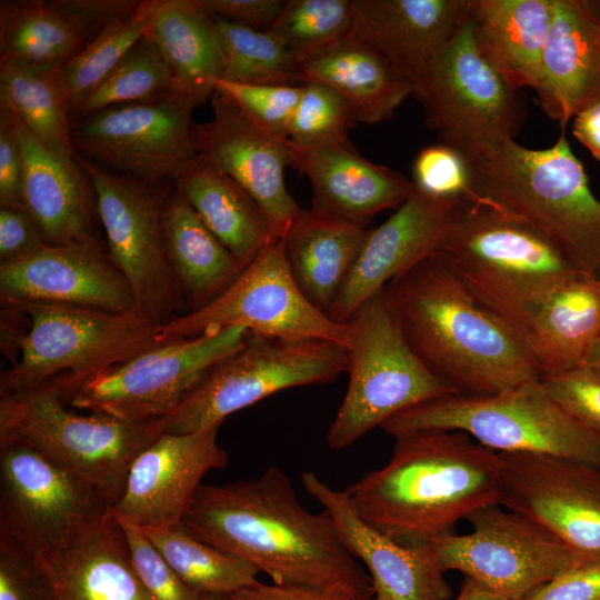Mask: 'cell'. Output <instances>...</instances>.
Instances as JSON below:
<instances>
[{"label": "cell", "instance_id": "6da1fadb", "mask_svg": "<svg viewBox=\"0 0 600 600\" xmlns=\"http://www.w3.org/2000/svg\"><path fill=\"white\" fill-rule=\"evenodd\" d=\"M181 523L199 540L247 560L274 584L372 597L369 574L330 513L307 510L291 479L274 466L253 480L201 484Z\"/></svg>", "mask_w": 600, "mask_h": 600}, {"label": "cell", "instance_id": "7a4b0ae2", "mask_svg": "<svg viewBox=\"0 0 600 600\" xmlns=\"http://www.w3.org/2000/svg\"><path fill=\"white\" fill-rule=\"evenodd\" d=\"M394 439L387 464L343 490L356 513L381 533L403 546L431 544L474 510L499 503V452L460 431Z\"/></svg>", "mask_w": 600, "mask_h": 600}, {"label": "cell", "instance_id": "3957f363", "mask_svg": "<svg viewBox=\"0 0 600 600\" xmlns=\"http://www.w3.org/2000/svg\"><path fill=\"white\" fill-rule=\"evenodd\" d=\"M383 293L413 351L457 394H493L540 379L521 333L436 256L392 279Z\"/></svg>", "mask_w": 600, "mask_h": 600}, {"label": "cell", "instance_id": "277c9868", "mask_svg": "<svg viewBox=\"0 0 600 600\" xmlns=\"http://www.w3.org/2000/svg\"><path fill=\"white\" fill-rule=\"evenodd\" d=\"M436 257L522 337L557 289L584 276L542 234L477 194L464 202Z\"/></svg>", "mask_w": 600, "mask_h": 600}, {"label": "cell", "instance_id": "5b68a950", "mask_svg": "<svg viewBox=\"0 0 600 600\" xmlns=\"http://www.w3.org/2000/svg\"><path fill=\"white\" fill-rule=\"evenodd\" d=\"M468 164L474 194L538 231L582 274L600 277V200L564 131L546 149L509 140Z\"/></svg>", "mask_w": 600, "mask_h": 600}, {"label": "cell", "instance_id": "8992f818", "mask_svg": "<svg viewBox=\"0 0 600 600\" xmlns=\"http://www.w3.org/2000/svg\"><path fill=\"white\" fill-rule=\"evenodd\" d=\"M4 307L29 324L16 336L18 354L1 373V396L54 387L67 400L87 380L163 343L160 326L137 311L38 302Z\"/></svg>", "mask_w": 600, "mask_h": 600}, {"label": "cell", "instance_id": "52a82bcc", "mask_svg": "<svg viewBox=\"0 0 600 600\" xmlns=\"http://www.w3.org/2000/svg\"><path fill=\"white\" fill-rule=\"evenodd\" d=\"M381 428L393 438L424 430L460 431L497 452L549 454L600 469V436L564 411L540 379L493 394L433 399Z\"/></svg>", "mask_w": 600, "mask_h": 600}, {"label": "cell", "instance_id": "ba28073f", "mask_svg": "<svg viewBox=\"0 0 600 600\" xmlns=\"http://www.w3.org/2000/svg\"><path fill=\"white\" fill-rule=\"evenodd\" d=\"M164 432L163 420L129 422L67 409L54 387L1 396L0 443L26 444L93 486L111 504L119 500L136 458Z\"/></svg>", "mask_w": 600, "mask_h": 600}, {"label": "cell", "instance_id": "9c48e42d", "mask_svg": "<svg viewBox=\"0 0 600 600\" xmlns=\"http://www.w3.org/2000/svg\"><path fill=\"white\" fill-rule=\"evenodd\" d=\"M347 323L349 380L327 434L331 449L350 447L412 407L457 394L413 351L383 289L364 301Z\"/></svg>", "mask_w": 600, "mask_h": 600}, {"label": "cell", "instance_id": "30bf717a", "mask_svg": "<svg viewBox=\"0 0 600 600\" xmlns=\"http://www.w3.org/2000/svg\"><path fill=\"white\" fill-rule=\"evenodd\" d=\"M348 369L344 346L322 340L287 341L249 332L214 364L166 418L164 432L221 426L230 414L279 391L334 381Z\"/></svg>", "mask_w": 600, "mask_h": 600}, {"label": "cell", "instance_id": "8fae6325", "mask_svg": "<svg viewBox=\"0 0 600 600\" xmlns=\"http://www.w3.org/2000/svg\"><path fill=\"white\" fill-rule=\"evenodd\" d=\"M517 91L478 52L472 16L412 96L421 103L424 123L437 132L438 142L469 162L514 140L523 120Z\"/></svg>", "mask_w": 600, "mask_h": 600}, {"label": "cell", "instance_id": "7c38bea8", "mask_svg": "<svg viewBox=\"0 0 600 600\" xmlns=\"http://www.w3.org/2000/svg\"><path fill=\"white\" fill-rule=\"evenodd\" d=\"M231 327L267 338L331 341L348 348L350 328L314 307L288 264L283 238L272 239L214 300L160 326L162 342Z\"/></svg>", "mask_w": 600, "mask_h": 600}, {"label": "cell", "instance_id": "4fadbf2b", "mask_svg": "<svg viewBox=\"0 0 600 600\" xmlns=\"http://www.w3.org/2000/svg\"><path fill=\"white\" fill-rule=\"evenodd\" d=\"M76 160L92 183L108 256L128 283L136 310L159 326L183 314L186 299L161 230L169 187L111 171L78 154Z\"/></svg>", "mask_w": 600, "mask_h": 600}, {"label": "cell", "instance_id": "5bb4252c", "mask_svg": "<svg viewBox=\"0 0 600 600\" xmlns=\"http://www.w3.org/2000/svg\"><path fill=\"white\" fill-rule=\"evenodd\" d=\"M472 531L431 543L444 571L462 572L507 600H520L557 577L586 566L581 557L536 521L483 506L467 519Z\"/></svg>", "mask_w": 600, "mask_h": 600}, {"label": "cell", "instance_id": "9a60e30c", "mask_svg": "<svg viewBox=\"0 0 600 600\" xmlns=\"http://www.w3.org/2000/svg\"><path fill=\"white\" fill-rule=\"evenodd\" d=\"M248 333L231 327L166 341L87 380L66 402L129 422L163 419Z\"/></svg>", "mask_w": 600, "mask_h": 600}, {"label": "cell", "instance_id": "2e32d148", "mask_svg": "<svg viewBox=\"0 0 600 600\" xmlns=\"http://www.w3.org/2000/svg\"><path fill=\"white\" fill-rule=\"evenodd\" d=\"M194 103L172 94L73 117L74 151L111 171L162 184L198 156Z\"/></svg>", "mask_w": 600, "mask_h": 600}, {"label": "cell", "instance_id": "e0dca14e", "mask_svg": "<svg viewBox=\"0 0 600 600\" xmlns=\"http://www.w3.org/2000/svg\"><path fill=\"white\" fill-rule=\"evenodd\" d=\"M111 510L93 486L32 448L0 443V532L41 553Z\"/></svg>", "mask_w": 600, "mask_h": 600}, {"label": "cell", "instance_id": "ac0fdd59", "mask_svg": "<svg viewBox=\"0 0 600 600\" xmlns=\"http://www.w3.org/2000/svg\"><path fill=\"white\" fill-rule=\"evenodd\" d=\"M499 454V503L544 527L584 564L600 562V469L549 454Z\"/></svg>", "mask_w": 600, "mask_h": 600}, {"label": "cell", "instance_id": "d6986e66", "mask_svg": "<svg viewBox=\"0 0 600 600\" xmlns=\"http://www.w3.org/2000/svg\"><path fill=\"white\" fill-rule=\"evenodd\" d=\"M219 426L188 433L163 432L133 461L112 507L116 518L138 528L181 523L206 473L224 468Z\"/></svg>", "mask_w": 600, "mask_h": 600}, {"label": "cell", "instance_id": "ffe728a7", "mask_svg": "<svg viewBox=\"0 0 600 600\" xmlns=\"http://www.w3.org/2000/svg\"><path fill=\"white\" fill-rule=\"evenodd\" d=\"M467 200L432 197L414 186L410 197L386 221L368 229L329 318L347 323L392 279L436 256Z\"/></svg>", "mask_w": 600, "mask_h": 600}, {"label": "cell", "instance_id": "44dd1931", "mask_svg": "<svg viewBox=\"0 0 600 600\" xmlns=\"http://www.w3.org/2000/svg\"><path fill=\"white\" fill-rule=\"evenodd\" d=\"M211 99V120L197 124L198 157L240 184L282 238L302 209L284 181L289 140L263 130L227 94L214 91Z\"/></svg>", "mask_w": 600, "mask_h": 600}, {"label": "cell", "instance_id": "7402d4cb", "mask_svg": "<svg viewBox=\"0 0 600 600\" xmlns=\"http://www.w3.org/2000/svg\"><path fill=\"white\" fill-rule=\"evenodd\" d=\"M0 297L4 306L38 302L137 311L128 283L98 242L46 244L23 260L0 264Z\"/></svg>", "mask_w": 600, "mask_h": 600}, {"label": "cell", "instance_id": "603a6c76", "mask_svg": "<svg viewBox=\"0 0 600 600\" xmlns=\"http://www.w3.org/2000/svg\"><path fill=\"white\" fill-rule=\"evenodd\" d=\"M301 480L332 517L350 552L369 571L371 600H448L451 588L431 544L403 546L364 522L344 491L336 490L317 473Z\"/></svg>", "mask_w": 600, "mask_h": 600}, {"label": "cell", "instance_id": "cb8c5ba5", "mask_svg": "<svg viewBox=\"0 0 600 600\" xmlns=\"http://www.w3.org/2000/svg\"><path fill=\"white\" fill-rule=\"evenodd\" d=\"M474 6L476 0H351L349 36L386 57L414 90L472 19Z\"/></svg>", "mask_w": 600, "mask_h": 600}, {"label": "cell", "instance_id": "d4e9b609", "mask_svg": "<svg viewBox=\"0 0 600 600\" xmlns=\"http://www.w3.org/2000/svg\"><path fill=\"white\" fill-rule=\"evenodd\" d=\"M290 167L312 187L311 209L369 228L380 212L398 208L414 184L361 156L350 141L301 147L289 141Z\"/></svg>", "mask_w": 600, "mask_h": 600}, {"label": "cell", "instance_id": "484cf974", "mask_svg": "<svg viewBox=\"0 0 600 600\" xmlns=\"http://www.w3.org/2000/svg\"><path fill=\"white\" fill-rule=\"evenodd\" d=\"M536 93L546 114L562 131L600 100V18L589 2L553 0Z\"/></svg>", "mask_w": 600, "mask_h": 600}, {"label": "cell", "instance_id": "4316f807", "mask_svg": "<svg viewBox=\"0 0 600 600\" xmlns=\"http://www.w3.org/2000/svg\"><path fill=\"white\" fill-rule=\"evenodd\" d=\"M4 107L11 114L22 156L24 208L47 244L97 242L96 196L87 173L76 158L59 157L42 146Z\"/></svg>", "mask_w": 600, "mask_h": 600}, {"label": "cell", "instance_id": "83f0119b", "mask_svg": "<svg viewBox=\"0 0 600 600\" xmlns=\"http://www.w3.org/2000/svg\"><path fill=\"white\" fill-rule=\"evenodd\" d=\"M40 556L56 600H150L134 571L124 530L112 510Z\"/></svg>", "mask_w": 600, "mask_h": 600}, {"label": "cell", "instance_id": "f1b7e54d", "mask_svg": "<svg viewBox=\"0 0 600 600\" xmlns=\"http://www.w3.org/2000/svg\"><path fill=\"white\" fill-rule=\"evenodd\" d=\"M553 16V0H476L473 42L512 88L536 90Z\"/></svg>", "mask_w": 600, "mask_h": 600}, {"label": "cell", "instance_id": "f546056e", "mask_svg": "<svg viewBox=\"0 0 600 600\" xmlns=\"http://www.w3.org/2000/svg\"><path fill=\"white\" fill-rule=\"evenodd\" d=\"M303 82H319L337 91L358 122L389 120L412 83L372 47L347 36L338 43L300 62Z\"/></svg>", "mask_w": 600, "mask_h": 600}, {"label": "cell", "instance_id": "4dcf8cb0", "mask_svg": "<svg viewBox=\"0 0 600 600\" xmlns=\"http://www.w3.org/2000/svg\"><path fill=\"white\" fill-rule=\"evenodd\" d=\"M368 229L313 209H301L282 237L299 289L327 314L358 258Z\"/></svg>", "mask_w": 600, "mask_h": 600}, {"label": "cell", "instance_id": "1f68e13d", "mask_svg": "<svg viewBox=\"0 0 600 600\" xmlns=\"http://www.w3.org/2000/svg\"><path fill=\"white\" fill-rule=\"evenodd\" d=\"M172 183L243 269L276 238L268 217L252 197L200 157L188 162Z\"/></svg>", "mask_w": 600, "mask_h": 600}, {"label": "cell", "instance_id": "d6a6232c", "mask_svg": "<svg viewBox=\"0 0 600 600\" xmlns=\"http://www.w3.org/2000/svg\"><path fill=\"white\" fill-rule=\"evenodd\" d=\"M599 337L600 277L580 276L561 286L523 330L540 378L582 364Z\"/></svg>", "mask_w": 600, "mask_h": 600}, {"label": "cell", "instance_id": "836d02e7", "mask_svg": "<svg viewBox=\"0 0 600 600\" xmlns=\"http://www.w3.org/2000/svg\"><path fill=\"white\" fill-rule=\"evenodd\" d=\"M161 230L170 268L190 311L214 300L242 272L236 258L174 190L164 200Z\"/></svg>", "mask_w": 600, "mask_h": 600}, {"label": "cell", "instance_id": "e575fe53", "mask_svg": "<svg viewBox=\"0 0 600 600\" xmlns=\"http://www.w3.org/2000/svg\"><path fill=\"white\" fill-rule=\"evenodd\" d=\"M93 38L70 0L0 2V62L62 68Z\"/></svg>", "mask_w": 600, "mask_h": 600}, {"label": "cell", "instance_id": "d590c367", "mask_svg": "<svg viewBox=\"0 0 600 600\" xmlns=\"http://www.w3.org/2000/svg\"><path fill=\"white\" fill-rule=\"evenodd\" d=\"M147 33L167 61L179 96L197 107L212 98L222 56L213 19L197 0H162Z\"/></svg>", "mask_w": 600, "mask_h": 600}, {"label": "cell", "instance_id": "8d00e7d4", "mask_svg": "<svg viewBox=\"0 0 600 600\" xmlns=\"http://www.w3.org/2000/svg\"><path fill=\"white\" fill-rule=\"evenodd\" d=\"M60 69L0 62V103L48 150L74 159L72 108Z\"/></svg>", "mask_w": 600, "mask_h": 600}, {"label": "cell", "instance_id": "74e56055", "mask_svg": "<svg viewBox=\"0 0 600 600\" xmlns=\"http://www.w3.org/2000/svg\"><path fill=\"white\" fill-rule=\"evenodd\" d=\"M139 529L178 576L202 594L232 596L259 581L260 571L253 564L199 540L182 523Z\"/></svg>", "mask_w": 600, "mask_h": 600}, {"label": "cell", "instance_id": "f35d334b", "mask_svg": "<svg viewBox=\"0 0 600 600\" xmlns=\"http://www.w3.org/2000/svg\"><path fill=\"white\" fill-rule=\"evenodd\" d=\"M162 0H142L107 26L61 69L72 113L147 34Z\"/></svg>", "mask_w": 600, "mask_h": 600}, {"label": "cell", "instance_id": "ab89813d", "mask_svg": "<svg viewBox=\"0 0 600 600\" xmlns=\"http://www.w3.org/2000/svg\"><path fill=\"white\" fill-rule=\"evenodd\" d=\"M222 56L221 80L243 84H300V61L276 37L212 18Z\"/></svg>", "mask_w": 600, "mask_h": 600}, {"label": "cell", "instance_id": "60d3db41", "mask_svg": "<svg viewBox=\"0 0 600 600\" xmlns=\"http://www.w3.org/2000/svg\"><path fill=\"white\" fill-rule=\"evenodd\" d=\"M178 94L171 71L160 49L147 33L73 111L84 117L101 109Z\"/></svg>", "mask_w": 600, "mask_h": 600}, {"label": "cell", "instance_id": "b9f144b4", "mask_svg": "<svg viewBox=\"0 0 600 600\" xmlns=\"http://www.w3.org/2000/svg\"><path fill=\"white\" fill-rule=\"evenodd\" d=\"M351 23V0H287L267 31L301 62L344 39Z\"/></svg>", "mask_w": 600, "mask_h": 600}, {"label": "cell", "instance_id": "7bdbcfd3", "mask_svg": "<svg viewBox=\"0 0 600 600\" xmlns=\"http://www.w3.org/2000/svg\"><path fill=\"white\" fill-rule=\"evenodd\" d=\"M356 124L350 107L337 91L319 82H303L289 141L301 147L350 141L348 132Z\"/></svg>", "mask_w": 600, "mask_h": 600}, {"label": "cell", "instance_id": "ee69618b", "mask_svg": "<svg viewBox=\"0 0 600 600\" xmlns=\"http://www.w3.org/2000/svg\"><path fill=\"white\" fill-rule=\"evenodd\" d=\"M216 91L231 98L259 127L289 140L290 124L302 92L300 84H243L218 79Z\"/></svg>", "mask_w": 600, "mask_h": 600}, {"label": "cell", "instance_id": "f6af8a7d", "mask_svg": "<svg viewBox=\"0 0 600 600\" xmlns=\"http://www.w3.org/2000/svg\"><path fill=\"white\" fill-rule=\"evenodd\" d=\"M0 600H56L39 552L0 532Z\"/></svg>", "mask_w": 600, "mask_h": 600}, {"label": "cell", "instance_id": "bcb514c9", "mask_svg": "<svg viewBox=\"0 0 600 600\" xmlns=\"http://www.w3.org/2000/svg\"><path fill=\"white\" fill-rule=\"evenodd\" d=\"M413 184L437 198L471 199L468 161L454 149L436 143L422 148L413 162Z\"/></svg>", "mask_w": 600, "mask_h": 600}, {"label": "cell", "instance_id": "7dc6e473", "mask_svg": "<svg viewBox=\"0 0 600 600\" xmlns=\"http://www.w3.org/2000/svg\"><path fill=\"white\" fill-rule=\"evenodd\" d=\"M120 522V521H119ZM128 541L134 571L150 600H206L189 587L137 527L120 522Z\"/></svg>", "mask_w": 600, "mask_h": 600}, {"label": "cell", "instance_id": "c3c4849f", "mask_svg": "<svg viewBox=\"0 0 600 600\" xmlns=\"http://www.w3.org/2000/svg\"><path fill=\"white\" fill-rule=\"evenodd\" d=\"M550 397L571 417L600 436V370L582 363L568 371L543 376Z\"/></svg>", "mask_w": 600, "mask_h": 600}, {"label": "cell", "instance_id": "681fc988", "mask_svg": "<svg viewBox=\"0 0 600 600\" xmlns=\"http://www.w3.org/2000/svg\"><path fill=\"white\" fill-rule=\"evenodd\" d=\"M47 244L38 224L22 208H0V264L23 260Z\"/></svg>", "mask_w": 600, "mask_h": 600}, {"label": "cell", "instance_id": "f907efd6", "mask_svg": "<svg viewBox=\"0 0 600 600\" xmlns=\"http://www.w3.org/2000/svg\"><path fill=\"white\" fill-rule=\"evenodd\" d=\"M22 208L23 163L9 110L0 104V208Z\"/></svg>", "mask_w": 600, "mask_h": 600}, {"label": "cell", "instance_id": "816d5d0a", "mask_svg": "<svg viewBox=\"0 0 600 600\" xmlns=\"http://www.w3.org/2000/svg\"><path fill=\"white\" fill-rule=\"evenodd\" d=\"M210 17L250 29L267 31L277 19L283 0H197Z\"/></svg>", "mask_w": 600, "mask_h": 600}, {"label": "cell", "instance_id": "f5cc1de1", "mask_svg": "<svg viewBox=\"0 0 600 600\" xmlns=\"http://www.w3.org/2000/svg\"><path fill=\"white\" fill-rule=\"evenodd\" d=\"M520 600H600V562L566 572Z\"/></svg>", "mask_w": 600, "mask_h": 600}, {"label": "cell", "instance_id": "db71d44e", "mask_svg": "<svg viewBox=\"0 0 600 600\" xmlns=\"http://www.w3.org/2000/svg\"><path fill=\"white\" fill-rule=\"evenodd\" d=\"M232 600H351L339 591L308 587L268 584L260 581L230 596Z\"/></svg>", "mask_w": 600, "mask_h": 600}, {"label": "cell", "instance_id": "11a10c76", "mask_svg": "<svg viewBox=\"0 0 600 600\" xmlns=\"http://www.w3.org/2000/svg\"><path fill=\"white\" fill-rule=\"evenodd\" d=\"M572 134L596 160L600 161V100L572 119Z\"/></svg>", "mask_w": 600, "mask_h": 600}, {"label": "cell", "instance_id": "9f6ffc18", "mask_svg": "<svg viewBox=\"0 0 600 600\" xmlns=\"http://www.w3.org/2000/svg\"><path fill=\"white\" fill-rule=\"evenodd\" d=\"M454 600H507L477 581L466 578L459 594Z\"/></svg>", "mask_w": 600, "mask_h": 600}, {"label": "cell", "instance_id": "6f0895ef", "mask_svg": "<svg viewBox=\"0 0 600 600\" xmlns=\"http://www.w3.org/2000/svg\"><path fill=\"white\" fill-rule=\"evenodd\" d=\"M584 363H588L600 370V337L589 351Z\"/></svg>", "mask_w": 600, "mask_h": 600}, {"label": "cell", "instance_id": "680465c9", "mask_svg": "<svg viewBox=\"0 0 600 600\" xmlns=\"http://www.w3.org/2000/svg\"><path fill=\"white\" fill-rule=\"evenodd\" d=\"M206 600H232L230 596H208Z\"/></svg>", "mask_w": 600, "mask_h": 600}, {"label": "cell", "instance_id": "91938a15", "mask_svg": "<svg viewBox=\"0 0 600 600\" xmlns=\"http://www.w3.org/2000/svg\"><path fill=\"white\" fill-rule=\"evenodd\" d=\"M351 600H371V597H358V598H352Z\"/></svg>", "mask_w": 600, "mask_h": 600}]
</instances>
